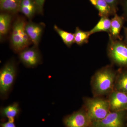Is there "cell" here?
Listing matches in <instances>:
<instances>
[{
  "mask_svg": "<svg viewBox=\"0 0 127 127\" xmlns=\"http://www.w3.org/2000/svg\"><path fill=\"white\" fill-rule=\"evenodd\" d=\"M117 74L111 65L105 66L97 71L91 81L94 97L108 95L113 92Z\"/></svg>",
  "mask_w": 127,
  "mask_h": 127,
  "instance_id": "cell-1",
  "label": "cell"
},
{
  "mask_svg": "<svg viewBox=\"0 0 127 127\" xmlns=\"http://www.w3.org/2000/svg\"><path fill=\"white\" fill-rule=\"evenodd\" d=\"M83 103V108L92 123L103 119L111 112L108 100L102 97H85Z\"/></svg>",
  "mask_w": 127,
  "mask_h": 127,
  "instance_id": "cell-2",
  "label": "cell"
},
{
  "mask_svg": "<svg viewBox=\"0 0 127 127\" xmlns=\"http://www.w3.org/2000/svg\"><path fill=\"white\" fill-rule=\"evenodd\" d=\"M26 23L24 20L18 18L13 25L10 42L13 50L16 52H20L32 43L26 32Z\"/></svg>",
  "mask_w": 127,
  "mask_h": 127,
  "instance_id": "cell-3",
  "label": "cell"
},
{
  "mask_svg": "<svg viewBox=\"0 0 127 127\" xmlns=\"http://www.w3.org/2000/svg\"><path fill=\"white\" fill-rule=\"evenodd\" d=\"M16 74V68L13 61L7 63L0 71V94L2 98L7 97L13 86Z\"/></svg>",
  "mask_w": 127,
  "mask_h": 127,
  "instance_id": "cell-4",
  "label": "cell"
},
{
  "mask_svg": "<svg viewBox=\"0 0 127 127\" xmlns=\"http://www.w3.org/2000/svg\"><path fill=\"white\" fill-rule=\"evenodd\" d=\"M107 53L114 64L121 66H127V46L124 43L109 37Z\"/></svg>",
  "mask_w": 127,
  "mask_h": 127,
  "instance_id": "cell-5",
  "label": "cell"
},
{
  "mask_svg": "<svg viewBox=\"0 0 127 127\" xmlns=\"http://www.w3.org/2000/svg\"><path fill=\"white\" fill-rule=\"evenodd\" d=\"M126 111H111L103 119L93 123L91 127H125Z\"/></svg>",
  "mask_w": 127,
  "mask_h": 127,
  "instance_id": "cell-6",
  "label": "cell"
},
{
  "mask_svg": "<svg viewBox=\"0 0 127 127\" xmlns=\"http://www.w3.org/2000/svg\"><path fill=\"white\" fill-rule=\"evenodd\" d=\"M63 122L66 127H91L92 124L83 108L67 116Z\"/></svg>",
  "mask_w": 127,
  "mask_h": 127,
  "instance_id": "cell-7",
  "label": "cell"
},
{
  "mask_svg": "<svg viewBox=\"0 0 127 127\" xmlns=\"http://www.w3.org/2000/svg\"><path fill=\"white\" fill-rule=\"evenodd\" d=\"M19 58L25 66L29 68H33L41 62V56L37 47L26 48L21 51Z\"/></svg>",
  "mask_w": 127,
  "mask_h": 127,
  "instance_id": "cell-8",
  "label": "cell"
},
{
  "mask_svg": "<svg viewBox=\"0 0 127 127\" xmlns=\"http://www.w3.org/2000/svg\"><path fill=\"white\" fill-rule=\"evenodd\" d=\"M110 111L113 112L127 111V93L114 91L108 98Z\"/></svg>",
  "mask_w": 127,
  "mask_h": 127,
  "instance_id": "cell-9",
  "label": "cell"
},
{
  "mask_svg": "<svg viewBox=\"0 0 127 127\" xmlns=\"http://www.w3.org/2000/svg\"><path fill=\"white\" fill-rule=\"evenodd\" d=\"M25 29L32 43L37 47L43 34L44 25L30 22L26 23Z\"/></svg>",
  "mask_w": 127,
  "mask_h": 127,
  "instance_id": "cell-10",
  "label": "cell"
},
{
  "mask_svg": "<svg viewBox=\"0 0 127 127\" xmlns=\"http://www.w3.org/2000/svg\"><path fill=\"white\" fill-rule=\"evenodd\" d=\"M124 18L117 14L114 15L111 20V27L109 32V37L117 40L119 37L120 31L123 24Z\"/></svg>",
  "mask_w": 127,
  "mask_h": 127,
  "instance_id": "cell-11",
  "label": "cell"
},
{
  "mask_svg": "<svg viewBox=\"0 0 127 127\" xmlns=\"http://www.w3.org/2000/svg\"><path fill=\"white\" fill-rule=\"evenodd\" d=\"M19 11L28 19H32L37 12V8L34 0H22Z\"/></svg>",
  "mask_w": 127,
  "mask_h": 127,
  "instance_id": "cell-12",
  "label": "cell"
},
{
  "mask_svg": "<svg viewBox=\"0 0 127 127\" xmlns=\"http://www.w3.org/2000/svg\"><path fill=\"white\" fill-rule=\"evenodd\" d=\"M22 0H0L1 10L10 14H15L19 11Z\"/></svg>",
  "mask_w": 127,
  "mask_h": 127,
  "instance_id": "cell-13",
  "label": "cell"
},
{
  "mask_svg": "<svg viewBox=\"0 0 127 127\" xmlns=\"http://www.w3.org/2000/svg\"><path fill=\"white\" fill-rule=\"evenodd\" d=\"M20 112L19 104L16 102L2 107L0 109L1 116L8 119L9 121L12 122H14L15 118L18 116Z\"/></svg>",
  "mask_w": 127,
  "mask_h": 127,
  "instance_id": "cell-14",
  "label": "cell"
},
{
  "mask_svg": "<svg viewBox=\"0 0 127 127\" xmlns=\"http://www.w3.org/2000/svg\"><path fill=\"white\" fill-rule=\"evenodd\" d=\"M12 16L9 13L4 12L0 15V39L3 40L8 33L11 23Z\"/></svg>",
  "mask_w": 127,
  "mask_h": 127,
  "instance_id": "cell-15",
  "label": "cell"
},
{
  "mask_svg": "<svg viewBox=\"0 0 127 127\" xmlns=\"http://www.w3.org/2000/svg\"><path fill=\"white\" fill-rule=\"evenodd\" d=\"M111 20L108 17H101L96 26L89 31L91 35L99 32H107L109 33L111 27Z\"/></svg>",
  "mask_w": 127,
  "mask_h": 127,
  "instance_id": "cell-16",
  "label": "cell"
},
{
  "mask_svg": "<svg viewBox=\"0 0 127 127\" xmlns=\"http://www.w3.org/2000/svg\"><path fill=\"white\" fill-rule=\"evenodd\" d=\"M114 91L127 93V70L117 72Z\"/></svg>",
  "mask_w": 127,
  "mask_h": 127,
  "instance_id": "cell-17",
  "label": "cell"
},
{
  "mask_svg": "<svg viewBox=\"0 0 127 127\" xmlns=\"http://www.w3.org/2000/svg\"><path fill=\"white\" fill-rule=\"evenodd\" d=\"M55 31L61 38L64 43L67 47H70L75 43V37L73 33L68 32L59 28L57 25L54 26Z\"/></svg>",
  "mask_w": 127,
  "mask_h": 127,
  "instance_id": "cell-18",
  "label": "cell"
},
{
  "mask_svg": "<svg viewBox=\"0 0 127 127\" xmlns=\"http://www.w3.org/2000/svg\"><path fill=\"white\" fill-rule=\"evenodd\" d=\"M95 7L98 11V15L101 17H108L115 15L109 5L104 0H97Z\"/></svg>",
  "mask_w": 127,
  "mask_h": 127,
  "instance_id": "cell-19",
  "label": "cell"
},
{
  "mask_svg": "<svg viewBox=\"0 0 127 127\" xmlns=\"http://www.w3.org/2000/svg\"><path fill=\"white\" fill-rule=\"evenodd\" d=\"M73 34L75 37V42L79 46L87 43L89 37L91 35L89 31H84L78 27L76 28L75 33Z\"/></svg>",
  "mask_w": 127,
  "mask_h": 127,
  "instance_id": "cell-20",
  "label": "cell"
},
{
  "mask_svg": "<svg viewBox=\"0 0 127 127\" xmlns=\"http://www.w3.org/2000/svg\"><path fill=\"white\" fill-rule=\"evenodd\" d=\"M109 5L114 14H116L118 5L120 0H104Z\"/></svg>",
  "mask_w": 127,
  "mask_h": 127,
  "instance_id": "cell-21",
  "label": "cell"
},
{
  "mask_svg": "<svg viewBox=\"0 0 127 127\" xmlns=\"http://www.w3.org/2000/svg\"><path fill=\"white\" fill-rule=\"evenodd\" d=\"M37 8V12L42 14L43 12V6L45 0H34Z\"/></svg>",
  "mask_w": 127,
  "mask_h": 127,
  "instance_id": "cell-22",
  "label": "cell"
},
{
  "mask_svg": "<svg viewBox=\"0 0 127 127\" xmlns=\"http://www.w3.org/2000/svg\"><path fill=\"white\" fill-rule=\"evenodd\" d=\"M1 127H16L14 122L9 121L7 122L1 124Z\"/></svg>",
  "mask_w": 127,
  "mask_h": 127,
  "instance_id": "cell-23",
  "label": "cell"
},
{
  "mask_svg": "<svg viewBox=\"0 0 127 127\" xmlns=\"http://www.w3.org/2000/svg\"><path fill=\"white\" fill-rule=\"evenodd\" d=\"M122 2L124 11L127 16V0H122Z\"/></svg>",
  "mask_w": 127,
  "mask_h": 127,
  "instance_id": "cell-24",
  "label": "cell"
},
{
  "mask_svg": "<svg viewBox=\"0 0 127 127\" xmlns=\"http://www.w3.org/2000/svg\"><path fill=\"white\" fill-rule=\"evenodd\" d=\"M89 1L94 6L96 4L97 0H89Z\"/></svg>",
  "mask_w": 127,
  "mask_h": 127,
  "instance_id": "cell-25",
  "label": "cell"
},
{
  "mask_svg": "<svg viewBox=\"0 0 127 127\" xmlns=\"http://www.w3.org/2000/svg\"><path fill=\"white\" fill-rule=\"evenodd\" d=\"M126 41H127V32H126Z\"/></svg>",
  "mask_w": 127,
  "mask_h": 127,
  "instance_id": "cell-26",
  "label": "cell"
}]
</instances>
